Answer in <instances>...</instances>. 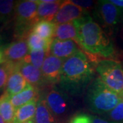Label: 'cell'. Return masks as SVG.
Returning <instances> with one entry per match:
<instances>
[{"instance_id":"26","label":"cell","mask_w":123,"mask_h":123,"mask_svg":"<svg viewBox=\"0 0 123 123\" xmlns=\"http://www.w3.org/2000/svg\"><path fill=\"white\" fill-rule=\"evenodd\" d=\"M92 116L86 113H78L75 114L68 123H91Z\"/></svg>"},{"instance_id":"19","label":"cell","mask_w":123,"mask_h":123,"mask_svg":"<svg viewBox=\"0 0 123 123\" xmlns=\"http://www.w3.org/2000/svg\"><path fill=\"white\" fill-rule=\"evenodd\" d=\"M34 120L35 123H56L54 116L49 110L44 100L38 101Z\"/></svg>"},{"instance_id":"5","label":"cell","mask_w":123,"mask_h":123,"mask_svg":"<svg viewBox=\"0 0 123 123\" xmlns=\"http://www.w3.org/2000/svg\"><path fill=\"white\" fill-rule=\"evenodd\" d=\"M96 70L107 87L123 97V66L120 62L101 60L97 63Z\"/></svg>"},{"instance_id":"20","label":"cell","mask_w":123,"mask_h":123,"mask_svg":"<svg viewBox=\"0 0 123 123\" xmlns=\"http://www.w3.org/2000/svg\"><path fill=\"white\" fill-rule=\"evenodd\" d=\"M15 114V108L10 100V96L4 92L0 97V115L6 123H12Z\"/></svg>"},{"instance_id":"18","label":"cell","mask_w":123,"mask_h":123,"mask_svg":"<svg viewBox=\"0 0 123 123\" xmlns=\"http://www.w3.org/2000/svg\"><path fill=\"white\" fill-rule=\"evenodd\" d=\"M55 26L56 25L52 21H40L34 25L31 32H34L43 39L52 40L55 34Z\"/></svg>"},{"instance_id":"24","label":"cell","mask_w":123,"mask_h":123,"mask_svg":"<svg viewBox=\"0 0 123 123\" xmlns=\"http://www.w3.org/2000/svg\"><path fill=\"white\" fill-rule=\"evenodd\" d=\"M108 120L116 123H123V99L111 111L107 114Z\"/></svg>"},{"instance_id":"8","label":"cell","mask_w":123,"mask_h":123,"mask_svg":"<svg viewBox=\"0 0 123 123\" xmlns=\"http://www.w3.org/2000/svg\"><path fill=\"white\" fill-rule=\"evenodd\" d=\"M88 15V12L72 1H64L60 7L52 22L57 25L73 22L77 19Z\"/></svg>"},{"instance_id":"16","label":"cell","mask_w":123,"mask_h":123,"mask_svg":"<svg viewBox=\"0 0 123 123\" xmlns=\"http://www.w3.org/2000/svg\"><path fill=\"white\" fill-rule=\"evenodd\" d=\"M54 36L55 37L56 39L61 40H73L79 45L77 29L73 21L57 25L55 26Z\"/></svg>"},{"instance_id":"29","label":"cell","mask_w":123,"mask_h":123,"mask_svg":"<svg viewBox=\"0 0 123 123\" xmlns=\"http://www.w3.org/2000/svg\"><path fill=\"white\" fill-rule=\"evenodd\" d=\"M110 1L116 6L123 14V0H110Z\"/></svg>"},{"instance_id":"21","label":"cell","mask_w":123,"mask_h":123,"mask_svg":"<svg viewBox=\"0 0 123 123\" xmlns=\"http://www.w3.org/2000/svg\"><path fill=\"white\" fill-rule=\"evenodd\" d=\"M52 40L43 39L34 32H31L27 38V43L30 51L45 50L47 52H49Z\"/></svg>"},{"instance_id":"27","label":"cell","mask_w":123,"mask_h":123,"mask_svg":"<svg viewBox=\"0 0 123 123\" xmlns=\"http://www.w3.org/2000/svg\"><path fill=\"white\" fill-rule=\"evenodd\" d=\"M72 1L87 12L88 10L93 8L94 4V2L93 1Z\"/></svg>"},{"instance_id":"14","label":"cell","mask_w":123,"mask_h":123,"mask_svg":"<svg viewBox=\"0 0 123 123\" xmlns=\"http://www.w3.org/2000/svg\"><path fill=\"white\" fill-rule=\"evenodd\" d=\"M28 84L21 73L18 70H14L9 75L5 92L12 97L23 91Z\"/></svg>"},{"instance_id":"31","label":"cell","mask_w":123,"mask_h":123,"mask_svg":"<svg viewBox=\"0 0 123 123\" xmlns=\"http://www.w3.org/2000/svg\"><path fill=\"white\" fill-rule=\"evenodd\" d=\"M120 38H121L122 41L123 42V26L122 27V29H121V31H120Z\"/></svg>"},{"instance_id":"2","label":"cell","mask_w":123,"mask_h":123,"mask_svg":"<svg viewBox=\"0 0 123 123\" xmlns=\"http://www.w3.org/2000/svg\"><path fill=\"white\" fill-rule=\"evenodd\" d=\"M73 23L77 29L79 46L86 51L105 57L114 53V47L110 38L89 14Z\"/></svg>"},{"instance_id":"4","label":"cell","mask_w":123,"mask_h":123,"mask_svg":"<svg viewBox=\"0 0 123 123\" xmlns=\"http://www.w3.org/2000/svg\"><path fill=\"white\" fill-rule=\"evenodd\" d=\"M38 3L34 0L17 1L14 13V37L25 39L31 32L37 20Z\"/></svg>"},{"instance_id":"3","label":"cell","mask_w":123,"mask_h":123,"mask_svg":"<svg viewBox=\"0 0 123 123\" xmlns=\"http://www.w3.org/2000/svg\"><path fill=\"white\" fill-rule=\"evenodd\" d=\"M123 99L120 94L107 87L99 77L93 79L87 88L86 101L88 107L97 114L109 113Z\"/></svg>"},{"instance_id":"32","label":"cell","mask_w":123,"mask_h":123,"mask_svg":"<svg viewBox=\"0 0 123 123\" xmlns=\"http://www.w3.org/2000/svg\"><path fill=\"white\" fill-rule=\"evenodd\" d=\"M0 123H5L4 120V118H2V116L0 115Z\"/></svg>"},{"instance_id":"17","label":"cell","mask_w":123,"mask_h":123,"mask_svg":"<svg viewBox=\"0 0 123 123\" xmlns=\"http://www.w3.org/2000/svg\"><path fill=\"white\" fill-rule=\"evenodd\" d=\"M37 97V91L34 86L28 84L23 91L18 94L10 97V100L15 110L24 105Z\"/></svg>"},{"instance_id":"12","label":"cell","mask_w":123,"mask_h":123,"mask_svg":"<svg viewBox=\"0 0 123 123\" xmlns=\"http://www.w3.org/2000/svg\"><path fill=\"white\" fill-rule=\"evenodd\" d=\"M17 70L21 73L27 83L33 86H40L44 81L41 70L36 68L30 63L23 61L18 62Z\"/></svg>"},{"instance_id":"25","label":"cell","mask_w":123,"mask_h":123,"mask_svg":"<svg viewBox=\"0 0 123 123\" xmlns=\"http://www.w3.org/2000/svg\"><path fill=\"white\" fill-rule=\"evenodd\" d=\"M10 73L11 71L6 62L0 65V92L6 89L7 81Z\"/></svg>"},{"instance_id":"22","label":"cell","mask_w":123,"mask_h":123,"mask_svg":"<svg viewBox=\"0 0 123 123\" xmlns=\"http://www.w3.org/2000/svg\"><path fill=\"white\" fill-rule=\"evenodd\" d=\"M16 4L12 0H0V22L7 23L13 18Z\"/></svg>"},{"instance_id":"11","label":"cell","mask_w":123,"mask_h":123,"mask_svg":"<svg viewBox=\"0 0 123 123\" xmlns=\"http://www.w3.org/2000/svg\"><path fill=\"white\" fill-rule=\"evenodd\" d=\"M79 50L78 45L73 40H61L55 38L51 43L49 52L55 57L66 60Z\"/></svg>"},{"instance_id":"9","label":"cell","mask_w":123,"mask_h":123,"mask_svg":"<svg viewBox=\"0 0 123 123\" xmlns=\"http://www.w3.org/2000/svg\"><path fill=\"white\" fill-rule=\"evenodd\" d=\"M64 62V60L58 58L51 54L48 55L45 57L40 69L44 80L53 84L59 82Z\"/></svg>"},{"instance_id":"30","label":"cell","mask_w":123,"mask_h":123,"mask_svg":"<svg viewBox=\"0 0 123 123\" xmlns=\"http://www.w3.org/2000/svg\"><path fill=\"white\" fill-rule=\"evenodd\" d=\"M4 50V47H0V64H2L6 62V58H5Z\"/></svg>"},{"instance_id":"28","label":"cell","mask_w":123,"mask_h":123,"mask_svg":"<svg viewBox=\"0 0 123 123\" xmlns=\"http://www.w3.org/2000/svg\"><path fill=\"white\" fill-rule=\"evenodd\" d=\"M116 123L111 122L110 120H108L107 119H104L99 118L98 116H94L92 117V123Z\"/></svg>"},{"instance_id":"7","label":"cell","mask_w":123,"mask_h":123,"mask_svg":"<svg viewBox=\"0 0 123 123\" xmlns=\"http://www.w3.org/2000/svg\"><path fill=\"white\" fill-rule=\"evenodd\" d=\"M44 101L52 114L57 117L65 115L70 110V99L64 91L51 90L46 95Z\"/></svg>"},{"instance_id":"23","label":"cell","mask_w":123,"mask_h":123,"mask_svg":"<svg viewBox=\"0 0 123 123\" xmlns=\"http://www.w3.org/2000/svg\"><path fill=\"white\" fill-rule=\"evenodd\" d=\"M47 51L45 50L31 51L23 61L30 63L38 69H41L45 59L44 57Z\"/></svg>"},{"instance_id":"1","label":"cell","mask_w":123,"mask_h":123,"mask_svg":"<svg viewBox=\"0 0 123 123\" xmlns=\"http://www.w3.org/2000/svg\"><path fill=\"white\" fill-rule=\"evenodd\" d=\"M94 71L86 54L79 50L64 60L60 84L62 90L72 95H79L94 79Z\"/></svg>"},{"instance_id":"35","label":"cell","mask_w":123,"mask_h":123,"mask_svg":"<svg viewBox=\"0 0 123 123\" xmlns=\"http://www.w3.org/2000/svg\"></svg>"},{"instance_id":"6","label":"cell","mask_w":123,"mask_h":123,"mask_svg":"<svg viewBox=\"0 0 123 123\" xmlns=\"http://www.w3.org/2000/svg\"><path fill=\"white\" fill-rule=\"evenodd\" d=\"M94 13L101 25L111 30H116L123 22V12L110 1H98Z\"/></svg>"},{"instance_id":"33","label":"cell","mask_w":123,"mask_h":123,"mask_svg":"<svg viewBox=\"0 0 123 123\" xmlns=\"http://www.w3.org/2000/svg\"><path fill=\"white\" fill-rule=\"evenodd\" d=\"M24 123H35V122H34V119H32V120H28L27 122H25Z\"/></svg>"},{"instance_id":"15","label":"cell","mask_w":123,"mask_h":123,"mask_svg":"<svg viewBox=\"0 0 123 123\" xmlns=\"http://www.w3.org/2000/svg\"><path fill=\"white\" fill-rule=\"evenodd\" d=\"M37 101L38 98L36 97L24 105L17 108L12 123H24L34 118L38 104Z\"/></svg>"},{"instance_id":"13","label":"cell","mask_w":123,"mask_h":123,"mask_svg":"<svg viewBox=\"0 0 123 123\" xmlns=\"http://www.w3.org/2000/svg\"><path fill=\"white\" fill-rule=\"evenodd\" d=\"M38 3L37 20L52 21L63 1L55 0L52 3H47L44 0L36 1Z\"/></svg>"},{"instance_id":"34","label":"cell","mask_w":123,"mask_h":123,"mask_svg":"<svg viewBox=\"0 0 123 123\" xmlns=\"http://www.w3.org/2000/svg\"><path fill=\"white\" fill-rule=\"evenodd\" d=\"M2 40H3V38H2V36L0 34V45L1 44V43H2Z\"/></svg>"},{"instance_id":"10","label":"cell","mask_w":123,"mask_h":123,"mask_svg":"<svg viewBox=\"0 0 123 123\" xmlns=\"http://www.w3.org/2000/svg\"><path fill=\"white\" fill-rule=\"evenodd\" d=\"M30 51L27 40L18 39L6 47L4 50L6 62H20L23 61Z\"/></svg>"}]
</instances>
